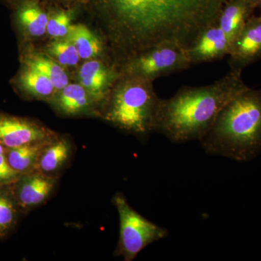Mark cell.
I'll use <instances>...</instances> for the list:
<instances>
[{
	"instance_id": "cell-1",
	"label": "cell",
	"mask_w": 261,
	"mask_h": 261,
	"mask_svg": "<svg viewBox=\"0 0 261 261\" xmlns=\"http://www.w3.org/2000/svg\"><path fill=\"white\" fill-rule=\"evenodd\" d=\"M228 0H87L106 23L121 63L161 44L187 49L204 29L217 23Z\"/></svg>"
},
{
	"instance_id": "cell-2",
	"label": "cell",
	"mask_w": 261,
	"mask_h": 261,
	"mask_svg": "<svg viewBox=\"0 0 261 261\" xmlns=\"http://www.w3.org/2000/svg\"><path fill=\"white\" fill-rule=\"evenodd\" d=\"M243 70H231L209 85L183 87L172 97L161 99L154 132L173 143L200 141L230 100L248 87Z\"/></svg>"
},
{
	"instance_id": "cell-3",
	"label": "cell",
	"mask_w": 261,
	"mask_h": 261,
	"mask_svg": "<svg viewBox=\"0 0 261 261\" xmlns=\"http://www.w3.org/2000/svg\"><path fill=\"white\" fill-rule=\"evenodd\" d=\"M206 153L249 162L261 153V88L250 87L224 106L200 141Z\"/></svg>"
},
{
	"instance_id": "cell-4",
	"label": "cell",
	"mask_w": 261,
	"mask_h": 261,
	"mask_svg": "<svg viewBox=\"0 0 261 261\" xmlns=\"http://www.w3.org/2000/svg\"><path fill=\"white\" fill-rule=\"evenodd\" d=\"M152 82L138 75L120 73L106 98L102 118L138 137L153 132L161 98Z\"/></svg>"
},
{
	"instance_id": "cell-5",
	"label": "cell",
	"mask_w": 261,
	"mask_h": 261,
	"mask_svg": "<svg viewBox=\"0 0 261 261\" xmlns=\"http://www.w3.org/2000/svg\"><path fill=\"white\" fill-rule=\"evenodd\" d=\"M120 220V237L115 255L123 260H135L142 250L154 242L169 236L166 228L143 217L129 205L123 194L118 192L113 198Z\"/></svg>"
},
{
	"instance_id": "cell-6",
	"label": "cell",
	"mask_w": 261,
	"mask_h": 261,
	"mask_svg": "<svg viewBox=\"0 0 261 261\" xmlns=\"http://www.w3.org/2000/svg\"><path fill=\"white\" fill-rule=\"evenodd\" d=\"M186 49L165 44L142 51L121 64V74L138 75L151 82L191 66Z\"/></svg>"
},
{
	"instance_id": "cell-7",
	"label": "cell",
	"mask_w": 261,
	"mask_h": 261,
	"mask_svg": "<svg viewBox=\"0 0 261 261\" xmlns=\"http://www.w3.org/2000/svg\"><path fill=\"white\" fill-rule=\"evenodd\" d=\"M57 180V176L38 171L20 175L11 188L22 214L27 215L45 203L54 192Z\"/></svg>"
},
{
	"instance_id": "cell-8",
	"label": "cell",
	"mask_w": 261,
	"mask_h": 261,
	"mask_svg": "<svg viewBox=\"0 0 261 261\" xmlns=\"http://www.w3.org/2000/svg\"><path fill=\"white\" fill-rule=\"evenodd\" d=\"M58 135L30 118L0 111V143L6 148L49 140Z\"/></svg>"
},
{
	"instance_id": "cell-9",
	"label": "cell",
	"mask_w": 261,
	"mask_h": 261,
	"mask_svg": "<svg viewBox=\"0 0 261 261\" xmlns=\"http://www.w3.org/2000/svg\"><path fill=\"white\" fill-rule=\"evenodd\" d=\"M231 70H243L261 58V16L252 15L230 45Z\"/></svg>"
},
{
	"instance_id": "cell-10",
	"label": "cell",
	"mask_w": 261,
	"mask_h": 261,
	"mask_svg": "<svg viewBox=\"0 0 261 261\" xmlns=\"http://www.w3.org/2000/svg\"><path fill=\"white\" fill-rule=\"evenodd\" d=\"M229 40L217 23L204 29L186 49L191 65L208 63L228 56Z\"/></svg>"
},
{
	"instance_id": "cell-11",
	"label": "cell",
	"mask_w": 261,
	"mask_h": 261,
	"mask_svg": "<svg viewBox=\"0 0 261 261\" xmlns=\"http://www.w3.org/2000/svg\"><path fill=\"white\" fill-rule=\"evenodd\" d=\"M15 23L27 37H40L47 33L49 15L41 0H12Z\"/></svg>"
},
{
	"instance_id": "cell-12",
	"label": "cell",
	"mask_w": 261,
	"mask_h": 261,
	"mask_svg": "<svg viewBox=\"0 0 261 261\" xmlns=\"http://www.w3.org/2000/svg\"><path fill=\"white\" fill-rule=\"evenodd\" d=\"M119 75L120 73L108 68L102 62L92 60L82 65L79 80L96 101H101L107 97Z\"/></svg>"
},
{
	"instance_id": "cell-13",
	"label": "cell",
	"mask_w": 261,
	"mask_h": 261,
	"mask_svg": "<svg viewBox=\"0 0 261 261\" xmlns=\"http://www.w3.org/2000/svg\"><path fill=\"white\" fill-rule=\"evenodd\" d=\"M255 8L246 0H228L218 19V25L226 34L230 44L240 34Z\"/></svg>"
},
{
	"instance_id": "cell-14",
	"label": "cell",
	"mask_w": 261,
	"mask_h": 261,
	"mask_svg": "<svg viewBox=\"0 0 261 261\" xmlns=\"http://www.w3.org/2000/svg\"><path fill=\"white\" fill-rule=\"evenodd\" d=\"M72 150L73 147L70 141L58 136L42 151L38 161L37 171L58 177V173L69 162Z\"/></svg>"
},
{
	"instance_id": "cell-15",
	"label": "cell",
	"mask_w": 261,
	"mask_h": 261,
	"mask_svg": "<svg viewBox=\"0 0 261 261\" xmlns=\"http://www.w3.org/2000/svg\"><path fill=\"white\" fill-rule=\"evenodd\" d=\"M56 137L13 148H7L5 156L8 162L15 171L20 174L37 171V163L40 154Z\"/></svg>"
},
{
	"instance_id": "cell-16",
	"label": "cell",
	"mask_w": 261,
	"mask_h": 261,
	"mask_svg": "<svg viewBox=\"0 0 261 261\" xmlns=\"http://www.w3.org/2000/svg\"><path fill=\"white\" fill-rule=\"evenodd\" d=\"M14 84L21 93L40 99L50 97L57 91L47 76L24 65H22L21 69L15 77Z\"/></svg>"
},
{
	"instance_id": "cell-17",
	"label": "cell",
	"mask_w": 261,
	"mask_h": 261,
	"mask_svg": "<svg viewBox=\"0 0 261 261\" xmlns=\"http://www.w3.org/2000/svg\"><path fill=\"white\" fill-rule=\"evenodd\" d=\"M96 101L81 84H68L56 97L57 108L64 114H80L87 112Z\"/></svg>"
},
{
	"instance_id": "cell-18",
	"label": "cell",
	"mask_w": 261,
	"mask_h": 261,
	"mask_svg": "<svg viewBox=\"0 0 261 261\" xmlns=\"http://www.w3.org/2000/svg\"><path fill=\"white\" fill-rule=\"evenodd\" d=\"M22 65L40 72L51 81L57 91H61L68 83V77L63 66L49 57L34 51H25L22 56Z\"/></svg>"
},
{
	"instance_id": "cell-19",
	"label": "cell",
	"mask_w": 261,
	"mask_h": 261,
	"mask_svg": "<svg viewBox=\"0 0 261 261\" xmlns=\"http://www.w3.org/2000/svg\"><path fill=\"white\" fill-rule=\"evenodd\" d=\"M21 216L11 185L0 186V240L8 238L15 231Z\"/></svg>"
},
{
	"instance_id": "cell-20",
	"label": "cell",
	"mask_w": 261,
	"mask_h": 261,
	"mask_svg": "<svg viewBox=\"0 0 261 261\" xmlns=\"http://www.w3.org/2000/svg\"><path fill=\"white\" fill-rule=\"evenodd\" d=\"M66 38L74 45L81 59H92L102 51V44L99 39L82 24H72Z\"/></svg>"
},
{
	"instance_id": "cell-21",
	"label": "cell",
	"mask_w": 261,
	"mask_h": 261,
	"mask_svg": "<svg viewBox=\"0 0 261 261\" xmlns=\"http://www.w3.org/2000/svg\"><path fill=\"white\" fill-rule=\"evenodd\" d=\"M47 51L63 67H73L78 64L81 59L78 51L69 39H56L47 47Z\"/></svg>"
},
{
	"instance_id": "cell-22",
	"label": "cell",
	"mask_w": 261,
	"mask_h": 261,
	"mask_svg": "<svg viewBox=\"0 0 261 261\" xmlns=\"http://www.w3.org/2000/svg\"><path fill=\"white\" fill-rule=\"evenodd\" d=\"M73 10L60 9L55 10L49 17L47 25L48 35L56 39H65L68 37L71 24Z\"/></svg>"
},
{
	"instance_id": "cell-23",
	"label": "cell",
	"mask_w": 261,
	"mask_h": 261,
	"mask_svg": "<svg viewBox=\"0 0 261 261\" xmlns=\"http://www.w3.org/2000/svg\"><path fill=\"white\" fill-rule=\"evenodd\" d=\"M20 175L10 166L5 154L0 155V186L12 185Z\"/></svg>"
},
{
	"instance_id": "cell-24",
	"label": "cell",
	"mask_w": 261,
	"mask_h": 261,
	"mask_svg": "<svg viewBox=\"0 0 261 261\" xmlns=\"http://www.w3.org/2000/svg\"><path fill=\"white\" fill-rule=\"evenodd\" d=\"M49 3H55V4H60L63 5H87V0H46Z\"/></svg>"
},
{
	"instance_id": "cell-25",
	"label": "cell",
	"mask_w": 261,
	"mask_h": 261,
	"mask_svg": "<svg viewBox=\"0 0 261 261\" xmlns=\"http://www.w3.org/2000/svg\"><path fill=\"white\" fill-rule=\"evenodd\" d=\"M247 3H250V5H252L254 8H256L259 7L261 0H246Z\"/></svg>"
},
{
	"instance_id": "cell-26",
	"label": "cell",
	"mask_w": 261,
	"mask_h": 261,
	"mask_svg": "<svg viewBox=\"0 0 261 261\" xmlns=\"http://www.w3.org/2000/svg\"><path fill=\"white\" fill-rule=\"evenodd\" d=\"M6 147H5L4 145H2L1 143H0V155H2V154H5V152H6Z\"/></svg>"
},
{
	"instance_id": "cell-27",
	"label": "cell",
	"mask_w": 261,
	"mask_h": 261,
	"mask_svg": "<svg viewBox=\"0 0 261 261\" xmlns=\"http://www.w3.org/2000/svg\"><path fill=\"white\" fill-rule=\"evenodd\" d=\"M12 0H0V3H8V4H10V2H11Z\"/></svg>"
},
{
	"instance_id": "cell-28",
	"label": "cell",
	"mask_w": 261,
	"mask_h": 261,
	"mask_svg": "<svg viewBox=\"0 0 261 261\" xmlns=\"http://www.w3.org/2000/svg\"><path fill=\"white\" fill-rule=\"evenodd\" d=\"M259 7H260V9H261V2H260V5H259ZM260 16H261V15H260Z\"/></svg>"
}]
</instances>
